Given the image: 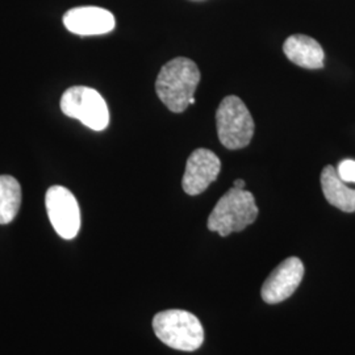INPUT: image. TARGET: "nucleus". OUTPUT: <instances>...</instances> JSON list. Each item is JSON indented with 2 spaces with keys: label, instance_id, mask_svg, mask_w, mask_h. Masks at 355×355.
I'll list each match as a JSON object with an SVG mask.
<instances>
[{
  "label": "nucleus",
  "instance_id": "1",
  "mask_svg": "<svg viewBox=\"0 0 355 355\" xmlns=\"http://www.w3.org/2000/svg\"><path fill=\"white\" fill-rule=\"evenodd\" d=\"M199 82L200 71L196 64L178 57L161 69L155 80V92L171 112L182 114L193 99Z\"/></svg>",
  "mask_w": 355,
  "mask_h": 355
},
{
  "label": "nucleus",
  "instance_id": "2",
  "mask_svg": "<svg viewBox=\"0 0 355 355\" xmlns=\"http://www.w3.org/2000/svg\"><path fill=\"white\" fill-rule=\"evenodd\" d=\"M258 216V207L252 192L232 187L221 196L208 217V229L221 237L242 232L253 224Z\"/></svg>",
  "mask_w": 355,
  "mask_h": 355
},
{
  "label": "nucleus",
  "instance_id": "3",
  "mask_svg": "<svg viewBox=\"0 0 355 355\" xmlns=\"http://www.w3.org/2000/svg\"><path fill=\"white\" fill-rule=\"evenodd\" d=\"M153 329L162 343L180 352H195L204 343L202 322L186 311L170 309L157 313L153 318Z\"/></svg>",
  "mask_w": 355,
  "mask_h": 355
},
{
  "label": "nucleus",
  "instance_id": "4",
  "mask_svg": "<svg viewBox=\"0 0 355 355\" xmlns=\"http://www.w3.org/2000/svg\"><path fill=\"white\" fill-rule=\"evenodd\" d=\"M220 142L230 150L246 148L254 135V120L245 103L237 96L224 98L216 112Z\"/></svg>",
  "mask_w": 355,
  "mask_h": 355
},
{
  "label": "nucleus",
  "instance_id": "5",
  "mask_svg": "<svg viewBox=\"0 0 355 355\" xmlns=\"http://www.w3.org/2000/svg\"><path fill=\"white\" fill-rule=\"evenodd\" d=\"M61 110L92 130H104L110 123L107 103L96 89L89 87L76 86L66 89L61 98Z\"/></svg>",
  "mask_w": 355,
  "mask_h": 355
},
{
  "label": "nucleus",
  "instance_id": "6",
  "mask_svg": "<svg viewBox=\"0 0 355 355\" xmlns=\"http://www.w3.org/2000/svg\"><path fill=\"white\" fill-rule=\"evenodd\" d=\"M51 225L64 240L76 239L80 229V209L76 196L62 186H53L45 196Z\"/></svg>",
  "mask_w": 355,
  "mask_h": 355
},
{
  "label": "nucleus",
  "instance_id": "7",
  "mask_svg": "<svg viewBox=\"0 0 355 355\" xmlns=\"http://www.w3.org/2000/svg\"><path fill=\"white\" fill-rule=\"evenodd\" d=\"M304 277L303 262L291 257L283 261L265 280L261 295L267 304H278L287 300L297 290Z\"/></svg>",
  "mask_w": 355,
  "mask_h": 355
},
{
  "label": "nucleus",
  "instance_id": "8",
  "mask_svg": "<svg viewBox=\"0 0 355 355\" xmlns=\"http://www.w3.org/2000/svg\"><path fill=\"white\" fill-rule=\"evenodd\" d=\"M221 170L220 158L208 149H196L191 153L182 186L191 196L200 195L215 182Z\"/></svg>",
  "mask_w": 355,
  "mask_h": 355
},
{
  "label": "nucleus",
  "instance_id": "9",
  "mask_svg": "<svg viewBox=\"0 0 355 355\" xmlns=\"http://www.w3.org/2000/svg\"><path fill=\"white\" fill-rule=\"evenodd\" d=\"M67 31L79 36H98L114 31L116 21L110 11L99 7H78L64 13Z\"/></svg>",
  "mask_w": 355,
  "mask_h": 355
},
{
  "label": "nucleus",
  "instance_id": "10",
  "mask_svg": "<svg viewBox=\"0 0 355 355\" xmlns=\"http://www.w3.org/2000/svg\"><path fill=\"white\" fill-rule=\"evenodd\" d=\"M283 51L292 64L304 69H321L324 66L325 54L316 40L304 35H293L287 38Z\"/></svg>",
  "mask_w": 355,
  "mask_h": 355
},
{
  "label": "nucleus",
  "instance_id": "11",
  "mask_svg": "<svg viewBox=\"0 0 355 355\" xmlns=\"http://www.w3.org/2000/svg\"><path fill=\"white\" fill-rule=\"evenodd\" d=\"M321 187L325 199L343 212H355V190L338 177L336 167L327 166L321 173Z\"/></svg>",
  "mask_w": 355,
  "mask_h": 355
},
{
  "label": "nucleus",
  "instance_id": "12",
  "mask_svg": "<svg viewBox=\"0 0 355 355\" xmlns=\"http://www.w3.org/2000/svg\"><path fill=\"white\" fill-rule=\"evenodd\" d=\"M21 204V187L10 175H0V224H10L17 215Z\"/></svg>",
  "mask_w": 355,
  "mask_h": 355
},
{
  "label": "nucleus",
  "instance_id": "13",
  "mask_svg": "<svg viewBox=\"0 0 355 355\" xmlns=\"http://www.w3.org/2000/svg\"><path fill=\"white\" fill-rule=\"evenodd\" d=\"M336 170L345 183H355V161L343 159Z\"/></svg>",
  "mask_w": 355,
  "mask_h": 355
},
{
  "label": "nucleus",
  "instance_id": "14",
  "mask_svg": "<svg viewBox=\"0 0 355 355\" xmlns=\"http://www.w3.org/2000/svg\"><path fill=\"white\" fill-rule=\"evenodd\" d=\"M233 187L237 189V190H245V180H243V179H237V180L233 183Z\"/></svg>",
  "mask_w": 355,
  "mask_h": 355
}]
</instances>
